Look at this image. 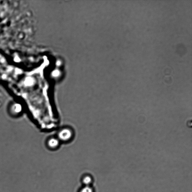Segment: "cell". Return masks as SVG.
Wrapping results in <instances>:
<instances>
[{
	"label": "cell",
	"mask_w": 192,
	"mask_h": 192,
	"mask_svg": "<svg viewBox=\"0 0 192 192\" xmlns=\"http://www.w3.org/2000/svg\"><path fill=\"white\" fill-rule=\"evenodd\" d=\"M73 136L72 130L69 128L65 127L58 132L57 137L60 142H67L71 140Z\"/></svg>",
	"instance_id": "cell-1"
},
{
	"label": "cell",
	"mask_w": 192,
	"mask_h": 192,
	"mask_svg": "<svg viewBox=\"0 0 192 192\" xmlns=\"http://www.w3.org/2000/svg\"><path fill=\"white\" fill-rule=\"evenodd\" d=\"M60 144V141L57 137H50L47 141V145L48 148L51 150H55L59 148Z\"/></svg>",
	"instance_id": "cell-2"
},
{
	"label": "cell",
	"mask_w": 192,
	"mask_h": 192,
	"mask_svg": "<svg viewBox=\"0 0 192 192\" xmlns=\"http://www.w3.org/2000/svg\"><path fill=\"white\" fill-rule=\"evenodd\" d=\"M92 179L90 177L86 176L83 179V181L84 184L86 186H88L92 182Z\"/></svg>",
	"instance_id": "cell-3"
},
{
	"label": "cell",
	"mask_w": 192,
	"mask_h": 192,
	"mask_svg": "<svg viewBox=\"0 0 192 192\" xmlns=\"http://www.w3.org/2000/svg\"><path fill=\"white\" fill-rule=\"evenodd\" d=\"M81 192H93V190L89 186H86L81 190Z\"/></svg>",
	"instance_id": "cell-4"
}]
</instances>
